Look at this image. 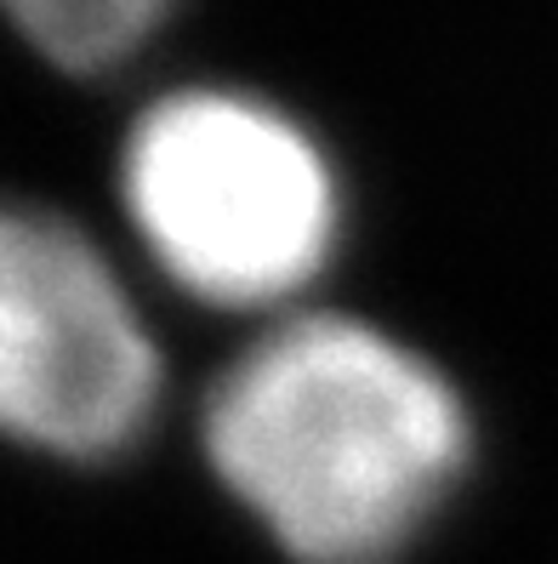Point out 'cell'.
Listing matches in <instances>:
<instances>
[{
  "label": "cell",
  "instance_id": "3",
  "mask_svg": "<svg viewBox=\"0 0 558 564\" xmlns=\"http://www.w3.org/2000/svg\"><path fill=\"white\" fill-rule=\"evenodd\" d=\"M166 393L160 343L114 262L52 206L0 228V416L69 468L114 462L149 434Z\"/></svg>",
  "mask_w": 558,
  "mask_h": 564
},
{
  "label": "cell",
  "instance_id": "2",
  "mask_svg": "<svg viewBox=\"0 0 558 564\" xmlns=\"http://www.w3.org/2000/svg\"><path fill=\"white\" fill-rule=\"evenodd\" d=\"M114 177L149 262L217 314H297L342 246V183L325 143L234 86H177L143 104Z\"/></svg>",
  "mask_w": 558,
  "mask_h": 564
},
{
  "label": "cell",
  "instance_id": "4",
  "mask_svg": "<svg viewBox=\"0 0 558 564\" xmlns=\"http://www.w3.org/2000/svg\"><path fill=\"white\" fill-rule=\"evenodd\" d=\"M177 0H7L29 52L63 75H103L138 52Z\"/></svg>",
  "mask_w": 558,
  "mask_h": 564
},
{
  "label": "cell",
  "instance_id": "1",
  "mask_svg": "<svg viewBox=\"0 0 558 564\" xmlns=\"http://www.w3.org/2000/svg\"><path fill=\"white\" fill-rule=\"evenodd\" d=\"M200 451L291 564H393L468 479L473 411L400 330L297 308L222 365Z\"/></svg>",
  "mask_w": 558,
  "mask_h": 564
}]
</instances>
